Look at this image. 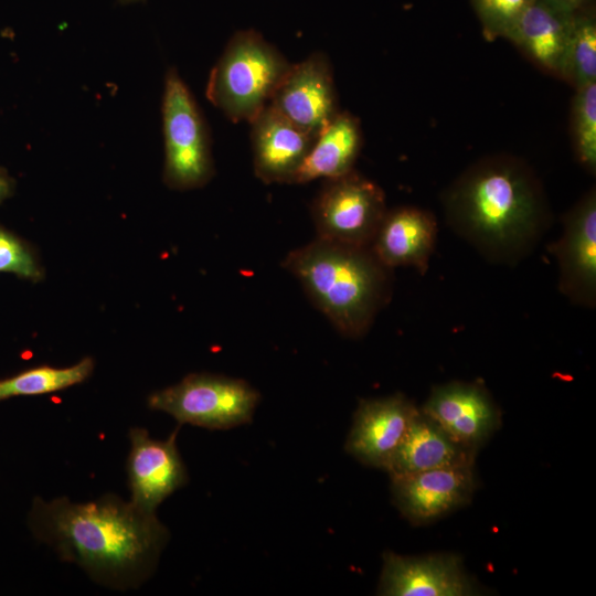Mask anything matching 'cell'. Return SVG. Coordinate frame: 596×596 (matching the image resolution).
Returning a JSON list of instances; mask_svg holds the SVG:
<instances>
[{
    "label": "cell",
    "mask_w": 596,
    "mask_h": 596,
    "mask_svg": "<svg viewBox=\"0 0 596 596\" xmlns=\"http://www.w3.org/2000/svg\"><path fill=\"white\" fill-rule=\"evenodd\" d=\"M269 105L317 137L340 111L331 65L322 52L291 64Z\"/></svg>",
    "instance_id": "obj_9"
},
{
    "label": "cell",
    "mask_w": 596,
    "mask_h": 596,
    "mask_svg": "<svg viewBox=\"0 0 596 596\" xmlns=\"http://www.w3.org/2000/svg\"><path fill=\"white\" fill-rule=\"evenodd\" d=\"M488 40L504 38L535 0H470Z\"/></svg>",
    "instance_id": "obj_24"
},
{
    "label": "cell",
    "mask_w": 596,
    "mask_h": 596,
    "mask_svg": "<svg viewBox=\"0 0 596 596\" xmlns=\"http://www.w3.org/2000/svg\"><path fill=\"white\" fill-rule=\"evenodd\" d=\"M394 503L414 524L432 522L468 503L476 489L473 464L391 477Z\"/></svg>",
    "instance_id": "obj_12"
},
{
    "label": "cell",
    "mask_w": 596,
    "mask_h": 596,
    "mask_svg": "<svg viewBox=\"0 0 596 596\" xmlns=\"http://www.w3.org/2000/svg\"><path fill=\"white\" fill-rule=\"evenodd\" d=\"M259 393L246 381L220 374L191 373L179 383L151 393L149 408L179 424L228 429L252 421Z\"/></svg>",
    "instance_id": "obj_6"
},
{
    "label": "cell",
    "mask_w": 596,
    "mask_h": 596,
    "mask_svg": "<svg viewBox=\"0 0 596 596\" xmlns=\"http://www.w3.org/2000/svg\"><path fill=\"white\" fill-rule=\"evenodd\" d=\"M383 190L354 169L324 180L311 205L317 237L352 246H371L386 213Z\"/></svg>",
    "instance_id": "obj_7"
},
{
    "label": "cell",
    "mask_w": 596,
    "mask_h": 596,
    "mask_svg": "<svg viewBox=\"0 0 596 596\" xmlns=\"http://www.w3.org/2000/svg\"><path fill=\"white\" fill-rule=\"evenodd\" d=\"M94 368V359L86 356L65 368L39 365L23 370L0 379V402L18 396H36L63 391L85 382Z\"/></svg>",
    "instance_id": "obj_20"
},
{
    "label": "cell",
    "mask_w": 596,
    "mask_h": 596,
    "mask_svg": "<svg viewBox=\"0 0 596 596\" xmlns=\"http://www.w3.org/2000/svg\"><path fill=\"white\" fill-rule=\"evenodd\" d=\"M574 88L596 82V18L594 7L574 14L561 77Z\"/></svg>",
    "instance_id": "obj_21"
},
{
    "label": "cell",
    "mask_w": 596,
    "mask_h": 596,
    "mask_svg": "<svg viewBox=\"0 0 596 596\" xmlns=\"http://www.w3.org/2000/svg\"><path fill=\"white\" fill-rule=\"evenodd\" d=\"M421 411L453 440L477 450L499 427L500 412L478 382L435 386Z\"/></svg>",
    "instance_id": "obj_10"
},
{
    "label": "cell",
    "mask_w": 596,
    "mask_h": 596,
    "mask_svg": "<svg viewBox=\"0 0 596 596\" xmlns=\"http://www.w3.org/2000/svg\"><path fill=\"white\" fill-rule=\"evenodd\" d=\"M32 535L95 582L126 590L153 573L169 532L156 512L115 494L76 503L35 497L28 514Z\"/></svg>",
    "instance_id": "obj_1"
},
{
    "label": "cell",
    "mask_w": 596,
    "mask_h": 596,
    "mask_svg": "<svg viewBox=\"0 0 596 596\" xmlns=\"http://www.w3.org/2000/svg\"><path fill=\"white\" fill-rule=\"evenodd\" d=\"M15 188L14 179L3 168H0V203L10 198Z\"/></svg>",
    "instance_id": "obj_26"
},
{
    "label": "cell",
    "mask_w": 596,
    "mask_h": 596,
    "mask_svg": "<svg viewBox=\"0 0 596 596\" xmlns=\"http://www.w3.org/2000/svg\"><path fill=\"white\" fill-rule=\"evenodd\" d=\"M175 429L166 440L152 439L141 427H132L128 437L130 451L127 476L130 502L148 512L175 490L187 485L189 476L177 447Z\"/></svg>",
    "instance_id": "obj_11"
},
{
    "label": "cell",
    "mask_w": 596,
    "mask_h": 596,
    "mask_svg": "<svg viewBox=\"0 0 596 596\" xmlns=\"http://www.w3.org/2000/svg\"><path fill=\"white\" fill-rule=\"evenodd\" d=\"M290 63L258 32H236L212 68L206 98L233 123H251L269 103Z\"/></svg>",
    "instance_id": "obj_4"
},
{
    "label": "cell",
    "mask_w": 596,
    "mask_h": 596,
    "mask_svg": "<svg viewBox=\"0 0 596 596\" xmlns=\"http://www.w3.org/2000/svg\"><path fill=\"white\" fill-rule=\"evenodd\" d=\"M312 304L340 333L368 332L391 294V268L371 246H352L316 237L283 260Z\"/></svg>",
    "instance_id": "obj_3"
},
{
    "label": "cell",
    "mask_w": 596,
    "mask_h": 596,
    "mask_svg": "<svg viewBox=\"0 0 596 596\" xmlns=\"http://www.w3.org/2000/svg\"><path fill=\"white\" fill-rule=\"evenodd\" d=\"M137 1H140V0H118V2H120L121 4H129V3L137 2Z\"/></svg>",
    "instance_id": "obj_27"
},
{
    "label": "cell",
    "mask_w": 596,
    "mask_h": 596,
    "mask_svg": "<svg viewBox=\"0 0 596 596\" xmlns=\"http://www.w3.org/2000/svg\"><path fill=\"white\" fill-rule=\"evenodd\" d=\"M575 156L590 173L596 171V82L575 88L571 109Z\"/></svg>",
    "instance_id": "obj_22"
},
{
    "label": "cell",
    "mask_w": 596,
    "mask_h": 596,
    "mask_svg": "<svg viewBox=\"0 0 596 596\" xmlns=\"http://www.w3.org/2000/svg\"><path fill=\"white\" fill-rule=\"evenodd\" d=\"M249 125L255 175L267 184L291 183L316 137L269 104Z\"/></svg>",
    "instance_id": "obj_15"
},
{
    "label": "cell",
    "mask_w": 596,
    "mask_h": 596,
    "mask_svg": "<svg viewBox=\"0 0 596 596\" xmlns=\"http://www.w3.org/2000/svg\"><path fill=\"white\" fill-rule=\"evenodd\" d=\"M552 6L570 13H576L593 8L594 0H545Z\"/></svg>",
    "instance_id": "obj_25"
},
{
    "label": "cell",
    "mask_w": 596,
    "mask_h": 596,
    "mask_svg": "<svg viewBox=\"0 0 596 596\" xmlns=\"http://www.w3.org/2000/svg\"><path fill=\"white\" fill-rule=\"evenodd\" d=\"M162 128L164 184L180 191L205 185L214 175L209 129L193 95L174 67H170L164 77Z\"/></svg>",
    "instance_id": "obj_5"
},
{
    "label": "cell",
    "mask_w": 596,
    "mask_h": 596,
    "mask_svg": "<svg viewBox=\"0 0 596 596\" xmlns=\"http://www.w3.org/2000/svg\"><path fill=\"white\" fill-rule=\"evenodd\" d=\"M477 592L457 555L404 556L393 552L383 555L380 595L467 596Z\"/></svg>",
    "instance_id": "obj_13"
},
{
    "label": "cell",
    "mask_w": 596,
    "mask_h": 596,
    "mask_svg": "<svg viewBox=\"0 0 596 596\" xmlns=\"http://www.w3.org/2000/svg\"><path fill=\"white\" fill-rule=\"evenodd\" d=\"M558 288L573 304L594 308L596 302V193L589 190L566 213L560 238L552 244Z\"/></svg>",
    "instance_id": "obj_8"
},
{
    "label": "cell",
    "mask_w": 596,
    "mask_h": 596,
    "mask_svg": "<svg viewBox=\"0 0 596 596\" xmlns=\"http://www.w3.org/2000/svg\"><path fill=\"white\" fill-rule=\"evenodd\" d=\"M0 274H12L33 283L44 278V268L34 248L2 225H0Z\"/></svg>",
    "instance_id": "obj_23"
},
{
    "label": "cell",
    "mask_w": 596,
    "mask_h": 596,
    "mask_svg": "<svg viewBox=\"0 0 596 596\" xmlns=\"http://www.w3.org/2000/svg\"><path fill=\"white\" fill-rule=\"evenodd\" d=\"M476 453L477 450L453 440L419 408L384 470L390 477H396L430 469L469 465L475 462Z\"/></svg>",
    "instance_id": "obj_18"
},
{
    "label": "cell",
    "mask_w": 596,
    "mask_h": 596,
    "mask_svg": "<svg viewBox=\"0 0 596 596\" xmlns=\"http://www.w3.org/2000/svg\"><path fill=\"white\" fill-rule=\"evenodd\" d=\"M419 408L403 394L361 400L345 450L362 464L384 469Z\"/></svg>",
    "instance_id": "obj_14"
},
{
    "label": "cell",
    "mask_w": 596,
    "mask_h": 596,
    "mask_svg": "<svg viewBox=\"0 0 596 596\" xmlns=\"http://www.w3.org/2000/svg\"><path fill=\"white\" fill-rule=\"evenodd\" d=\"M574 14L545 0H535L505 34L543 72L561 77Z\"/></svg>",
    "instance_id": "obj_17"
},
{
    "label": "cell",
    "mask_w": 596,
    "mask_h": 596,
    "mask_svg": "<svg viewBox=\"0 0 596 596\" xmlns=\"http://www.w3.org/2000/svg\"><path fill=\"white\" fill-rule=\"evenodd\" d=\"M362 140L359 119L349 111H339L316 137L291 183L333 179L352 171Z\"/></svg>",
    "instance_id": "obj_19"
},
{
    "label": "cell",
    "mask_w": 596,
    "mask_h": 596,
    "mask_svg": "<svg viewBox=\"0 0 596 596\" xmlns=\"http://www.w3.org/2000/svg\"><path fill=\"white\" fill-rule=\"evenodd\" d=\"M437 236L435 216L415 206L387 210L371 249L389 268L409 266L425 274Z\"/></svg>",
    "instance_id": "obj_16"
},
{
    "label": "cell",
    "mask_w": 596,
    "mask_h": 596,
    "mask_svg": "<svg viewBox=\"0 0 596 596\" xmlns=\"http://www.w3.org/2000/svg\"><path fill=\"white\" fill-rule=\"evenodd\" d=\"M443 204L449 226L485 257L501 264L528 255L549 220L534 172L504 155L470 166L445 191Z\"/></svg>",
    "instance_id": "obj_2"
}]
</instances>
